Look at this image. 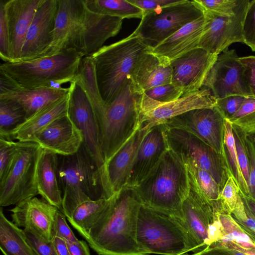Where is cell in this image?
<instances>
[{"mask_svg": "<svg viewBox=\"0 0 255 255\" xmlns=\"http://www.w3.org/2000/svg\"><path fill=\"white\" fill-rule=\"evenodd\" d=\"M141 206L132 189L115 193L91 226L86 240L89 246L99 255H148L136 239Z\"/></svg>", "mask_w": 255, "mask_h": 255, "instance_id": "6da1fadb", "label": "cell"}, {"mask_svg": "<svg viewBox=\"0 0 255 255\" xmlns=\"http://www.w3.org/2000/svg\"><path fill=\"white\" fill-rule=\"evenodd\" d=\"M131 189L141 205L181 220L182 205L190 192L184 159L169 147L149 174Z\"/></svg>", "mask_w": 255, "mask_h": 255, "instance_id": "7a4b0ae2", "label": "cell"}, {"mask_svg": "<svg viewBox=\"0 0 255 255\" xmlns=\"http://www.w3.org/2000/svg\"><path fill=\"white\" fill-rule=\"evenodd\" d=\"M150 50L133 32L90 55L94 63L100 93L106 105L115 99L130 78L139 57Z\"/></svg>", "mask_w": 255, "mask_h": 255, "instance_id": "3957f363", "label": "cell"}, {"mask_svg": "<svg viewBox=\"0 0 255 255\" xmlns=\"http://www.w3.org/2000/svg\"><path fill=\"white\" fill-rule=\"evenodd\" d=\"M138 91L128 79L115 99L96 118L105 161H108L140 126Z\"/></svg>", "mask_w": 255, "mask_h": 255, "instance_id": "277c9868", "label": "cell"}, {"mask_svg": "<svg viewBox=\"0 0 255 255\" xmlns=\"http://www.w3.org/2000/svg\"><path fill=\"white\" fill-rule=\"evenodd\" d=\"M136 239L149 255L197 253L196 246L180 219L142 205L138 216Z\"/></svg>", "mask_w": 255, "mask_h": 255, "instance_id": "5b68a950", "label": "cell"}, {"mask_svg": "<svg viewBox=\"0 0 255 255\" xmlns=\"http://www.w3.org/2000/svg\"><path fill=\"white\" fill-rule=\"evenodd\" d=\"M83 57L74 50H65L32 60L4 62L0 65V69L21 88H61V84L74 80Z\"/></svg>", "mask_w": 255, "mask_h": 255, "instance_id": "8992f818", "label": "cell"}, {"mask_svg": "<svg viewBox=\"0 0 255 255\" xmlns=\"http://www.w3.org/2000/svg\"><path fill=\"white\" fill-rule=\"evenodd\" d=\"M58 175L66 217L80 203L101 198L99 191L103 194L98 168L83 144L74 154L60 156Z\"/></svg>", "mask_w": 255, "mask_h": 255, "instance_id": "52a82bcc", "label": "cell"}, {"mask_svg": "<svg viewBox=\"0 0 255 255\" xmlns=\"http://www.w3.org/2000/svg\"><path fill=\"white\" fill-rule=\"evenodd\" d=\"M69 88L68 114L82 131L83 144L99 172L103 195L109 198L114 194L109 182L99 129L92 106L84 90L77 81L71 82Z\"/></svg>", "mask_w": 255, "mask_h": 255, "instance_id": "ba28073f", "label": "cell"}, {"mask_svg": "<svg viewBox=\"0 0 255 255\" xmlns=\"http://www.w3.org/2000/svg\"><path fill=\"white\" fill-rule=\"evenodd\" d=\"M41 149L35 142L17 141L13 163L0 181L1 207L17 205L38 194L35 174Z\"/></svg>", "mask_w": 255, "mask_h": 255, "instance_id": "9c48e42d", "label": "cell"}, {"mask_svg": "<svg viewBox=\"0 0 255 255\" xmlns=\"http://www.w3.org/2000/svg\"><path fill=\"white\" fill-rule=\"evenodd\" d=\"M204 14V10L195 0H184L144 13L134 32L151 50L183 26Z\"/></svg>", "mask_w": 255, "mask_h": 255, "instance_id": "30bf717a", "label": "cell"}, {"mask_svg": "<svg viewBox=\"0 0 255 255\" xmlns=\"http://www.w3.org/2000/svg\"><path fill=\"white\" fill-rule=\"evenodd\" d=\"M165 128L170 148L183 157L194 160L212 175L222 191L230 176L224 155L189 132Z\"/></svg>", "mask_w": 255, "mask_h": 255, "instance_id": "8fae6325", "label": "cell"}, {"mask_svg": "<svg viewBox=\"0 0 255 255\" xmlns=\"http://www.w3.org/2000/svg\"><path fill=\"white\" fill-rule=\"evenodd\" d=\"M216 104V99L207 88L167 103L156 101L141 93L139 100V123L143 129H149L189 111L213 107Z\"/></svg>", "mask_w": 255, "mask_h": 255, "instance_id": "7c38bea8", "label": "cell"}, {"mask_svg": "<svg viewBox=\"0 0 255 255\" xmlns=\"http://www.w3.org/2000/svg\"><path fill=\"white\" fill-rule=\"evenodd\" d=\"M84 8L83 0H58L52 41L38 58L52 56L65 50H74L85 56Z\"/></svg>", "mask_w": 255, "mask_h": 255, "instance_id": "4fadbf2b", "label": "cell"}, {"mask_svg": "<svg viewBox=\"0 0 255 255\" xmlns=\"http://www.w3.org/2000/svg\"><path fill=\"white\" fill-rule=\"evenodd\" d=\"M250 1L241 0L233 16H219L204 11L205 25L198 47L218 55L234 43H244L243 23Z\"/></svg>", "mask_w": 255, "mask_h": 255, "instance_id": "5bb4252c", "label": "cell"}, {"mask_svg": "<svg viewBox=\"0 0 255 255\" xmlns=\"http://www.w3.org/2000/svg\"><path fill=\"white\" fill-rule=\"evenodd\" d=\"M225 121L226 119L215 106L189 111L163 124L167 128L190 133L218 153L224 155Z\"/></svg>", "mask_w": 255, "mask_h": 255, "instance_id": "9a60e30c", "label": "cell"}, {"mask_svg": "<svg viewBox=\"0 0 255 255\" xmlns=\"http://www.w3.org/2000/svg\"><path fill=\"white\" fill-rule=\"evenodd\" d=\"M203 86L216 99L233 95L253 97L244 68L234 49H227L218 55Z\"/></svg>", "mask_w": 255, "mask_h": 255, "instance_id": "2e32d148", "label": "cell"}, {"mask_svg": "<svg viewBox=\"0 0 255 255\" xmlns=\"http://www.w3.org/2000/svg\"><path fill=\"white\" fill-rule=\"evenodd\" d=\"M218 55L197 47L171 61L172 83L183 95L199 91Z\"/></svg>", "mask_w": 255, "mask_h": 255, "instance_id": "e0dca14e", "label": "cell"}, {"mask_svg": "<svg viewBox=\"0 0 255 255\" xmlns=\"http://www.w3.org/2000/svg\"><path fill=\"white\" fill-rule=\"evenodd\" d=\"M57 10L58 0H44L40 5L28 30L20 61L38 58L50 46L53 39Z\"/></svg>", "mask_w": 255, "mask_h": 255, "instance_id": "ac0fdd59", "label": "cell"}, {"mask_svg": "<svg viewBox=\"0 0 255 255\" xmlns=\"http://www.w3.org/2000/svg\"><path fill=\"white\" fill-rule=\"evenodd\" d=\"M169 148L165 125L162 124L150 128L138 147L126 188L131 189L141 182Z\"/></svg>", "mask_w": 255, "mask_h": 255, "instance_id": "d6986e66", "label": "cell"}, {"mask_svg": "<svg viewBox=\"0 0 255 255\" xmlns=\"http://www.w3.org/2000/svg\"><path fill=\"white\" fill-rule=\"evenodd\" d=\"M58 210L43 198L34 197L17 204L9 211L12 222L17 227L28 229L51 242L52 227Z\"/></svg>", "mask_w": 255, "mask_h": 255, "instance_id": "ffe728a7", "label": "cell"}, {"mask_svg": "<svg viewBox=\"0 0 255 255\" xmlns=\"http://www.w3.org/2000/svg\"><path fill=\"white\" fill-rule=\"evenodd\" d=\"M33 142L42 149L60 156H69L78 151L83 143L82 131L67 114L60 117L38 133Z\"/></svg>", "mask_w": 255, "mask_h": 255, "instance_id": "44dd1931", "label": "cell"}, {"mask_svg": "<svg viewBox=\"0 0 255 255\" xmlns=\"http://www.w3.org/2000/svg\"><path fill=\"white\" fill-rule=\"evenodd\" d=\"M44 0H4L10 62L20 61L22 48L35 12Z\"/></svg>", "mask_w": 255, "mask_h": 255, "instance_id": "7402d4cb", "label": "cell"}, {"mask_svg": "<svg viewBox=\"0 0 255 255\" xmlns=\"http://www.w3.org/2000/svg\"><path fill=\"white\" fill-rule=\"evenodd\" d=\"M181 221L197 247V253L209 247L208 229L213 223L216 213L206 201L189 192L182 207Z\"/></svg>", "mask_w": 255, "mask_h": 255, "instance_id": "603a6c76", "label": "cell"}, {"mask_svg": "<svg viewBox=\"0 0 255 255\" xmlns=\"http://www.w3.org/2000/svg\"><path fill=\"white\" fill-rule=\"evenodd\" d=\"M130 78L136 89L141 93L172 83L170 61L154 54L151 50L146 51L139 57Z\"/></svg>", "mask_w": 255, "mask_h": 255, "instance_id": "cb8c5ba5", "label": "cell"}, {"mask_svg": "<svg viewBox=\"0 0 255 255\" xmlns=\"http://www.w3.org/2000/svg\"><path fill=\"white\" fill-rule=\"evenodd\" d=\"M149 129H143L140 125L107 163L108 178L114 194L126 188L138 147Z\"/></svg>", "mask_w": 255, "mask_h": 255, "instance_id": "d4e9b609", "label": "cell"}, {"mask_svg": "<svg viewBox=\"0 0 255 255\" xmlns=\"http://www.w3.org/2000/svg\"><path fill=\"white\" fill-rule=\"evenodd\" d=\"M123 19L94 12L84 4L83 24L85 56L92 55L103 46L108 39L116 35L122 27Z\"/></svg>", "mask_w": 255, "mask_h": 255, "instance_id": "484cf974", "label": "cell"}, {"mask_svg": "<svg viewBox=\"0 0 255 255\" xmlns=\"http://www.w3.org/2000/svg\"><path fill=\"white\" fill-rule=\"evenodd\" d=\"M205 15L181 27L151 51L171 61L198 47L203 32Z\"/></svg>", "mask_w": 255, "mask_h": 255, "instance_id": "4316f807", "label": "cell"}, {"mask_svg": "<svg viewBox=\"0 0 255 255\" xmlns=\"http://www.w3.org/2000/svg\"><path fill=\"white\" fill-rule=\"evenodd\" d=\"M68 94L41 109L11 130L4 138L20 142H33L38 133L56 119L68 114Z\"/></svg>", "mask_w": 255, "mask_h": 255, "instance_id": "83f0119b", "label": "cell"}, {"mask_svg": "<svg viewBox=\"0 0 255 255\" xmlns=\"http://www.w3.org/2000/svg\"><path fill=\"white\" fill-rule=\"evenodd\" d=\"M58 164L57 154L42 149L37 164L35 180L38 194L61 211L62 195L58 179Z\"/></svg>", "mask_w": 255, "mask_h": 255, "instance_id": "f1b7e54d", "label": "cell"}, {"mask_svg": "<svg viewBox=\"0 0 255 255\" xmlns=\"http://www.w3.org/2000/svg\"><path fill=\"white\" fill-rule=\"evenodd\" d=\"M69 91V88L62 87L20 88L0 96V98L10 99L17 102L24 109L27 119L46 106L67 96Z\"/></svg>", "mask_w": 255, "mask_h": 255, "instance_id": "f546056e", "label": "cell"}, {"mask_svg": "<svg viewBox=\"0 0 255 255\" xmlns=\"http://www.w3.org/2000/svg\"><path fill=\"white\" fill-rule=\"evenodd\" d=\"M182 157L187 166L190 191L199 198L207 202L215 213L223 212L220 201L221 191L215 180L194 160Z\"/></svg>", "mask_w": 255, "mask_h": 255, "instance_id": "4dcf8cb0", "label": "cell"}, {"mask_svg": "<svg viewBox=\"0 0 255 255\" xmlns=\"http://www.w3.org/2000/svg\"><path fill=\"white\" fill-rule=\"evenodd\" d=\"M218 215L222 227L221 235L209 248H224L246 255H255V244L231 214L221 212Z\"/></svg>", "mask_w": 255, "mask_h": 255, "instance_id": "1f68e13d", "label": "cell"}, {"mask_svg": "<svg viewBox=\"0 0 255 255\" xmlns=\"http://www.w3.org/2000/svg\"><path fill=\"white\" fill-rule=\"evenodd\" d=\"M114 196V194L109 198L102 197L83 202L66 217L70 224L85 240L91 226L111 203Z\"/></svg>", "mask_w": 255, "mask_h": 255, "instance_id": "d6a6232c", "label": "cell"}, {"mask_svg": "<svg viewBox=\"0 0 255 255\" xmlns=\"http://www.w3.org/2000/svg\"><path fill=\"white\" fill-rule=\"evenodd\" d=\"M0 249L4 255H37L27 242L23 230L5 216L0 209Z\"/></svg>", "mask_w": 255, "mask_h": 255, "instance_id": "836d02e7", "label": "cell"}, {"mask_svg": "<svg viewBox=\"0 0 255 255\" xmlns=\"http://www.w3.org/2000/svg\"><path fill=\"white\" fill-rule=\"evenodd\" d=\"M74 80L80 85L87 95L95 118L100 116L104 111L106 105L100 93L94 63L91 56H86L81 59Z\"/></svg>", "mask_w": 255, "mask_h": 255, "instance_id": "e575fe53", "label": "cell"}, {"mask_svg": "<svg viewBox=\"0 0 255 255\" xmlns=\"http://www.w3.org/2000/svg\"><path fill=\"white\" fill-rule=\"evenodd\" d=\"M86 7L94 12L124 18H142L143 11L128 0H83Z\"/></svg>", "mask_w": 255, "mask_h": 255, "instance_id": "d590c367", "label": "cell"}, {"mask_svg": "<svg viewBox=\"0 0 255 255\" xmlns=\"http://www.w3.org/2000/svg\"><path fill=\"white\" fill-rule=\"evenodd\" d=\"M224 156L230 175L236 182L240 194L249 197L248 185L242 172L236 150L231 123L227 119L225 123V135L224 141Z\"/></svg>", "mask_w": 255, "mask_h": 255, "instance_id": "8d00e7d4", "label": "cell"}, {"mask_svg": "<svg viewBox=\"0 0 255 255\" xmlns=\"http://www.w3.org/2000/svg\"><path fill=\"white\" fill-rule=\"evenodd\" d=\"M26 120V112L17 102L0 98V137L5 138L8 133Z\"/></svg>", "mask_w": 255, "mask_h": 255, "instance_id": "74e56055", "label": "cell"}, {"mask_svg": "<svg viewBox=\"0 0 255 255\" xmlns=\"http://www.w3.org/2000/svg\"><path fill=\"white\" fill-rule=\"evenodd\" d=\"M228 120L247 135L255 136V98L246 97L238 112Z\"/></svg>", "mask_w": 255, "mask_h": 255, "instance_id": "f35d334b", "label": "cell"}, {"mask_svg": "<svg viewBox=\"0 0 255 255\" xmlns=\"http://www.w3.org/2000/svg\"><path fill=\"white\" fill-rule=\"evenodd\" d=\"M231 215L255 244V218L243 203L240 196Z\"/></svg>", "mask_w": 255, "mask_h": 255, "instance_id": "ab89813d", "label": "cell"}, {"mask_svg": "<svg viewBox=\"0 0 255 255\" xmlns=\"http://www.w3.org/2000/svg\"><path fill=\"white\" fill-rule=\"evenodd\" d=\"M204 11L224 16L234 15L241 0H195Z\"/></svg>", "mask_w": 255, "mask_h": 255, "instance_id": "60d3db41", "label": "cell"}, {"mask_svg": "<svg viewBox=\"0 0 255 255\" xmlns=\"http://www.w3.org/2000/svg\"><path fill=\"white\" fill-rule=\"evenodd\" d=\"M149 98L161 103H167L180 98L183 91L172 83L160 85L143 92Z\"/></svg>", "mask_w": 255, "mask_h": 255, "instance_id": "b9f144b4", "label": "cell"}, {"mask_svg": "<svg viewBox=\"0 0 255 255\" xmlns=\"http://www.w3.org/2000/svg\"><path fill=\"white\" fill-rule=\"evenodd\" d=\"M17 150V141L0 137V181L9 171Z\"/></svg>", "mask_w": 255, "mask_h": 255, "instance_id": "7bdbcfd3", "label": "cell"}, {"mask_svg": "<svg viewBox=\"0 0 255 255\" xmlns=\"http://www.w3.org/2000/svg\"><path fill=\"white\" fill-rule=\"evenodd\" d=\"M232 127L240 166L248 185L249 180V159L246 144V138L247 135L232 125Z\"/></svg>", "mask_w": 255, "mask_h": 255, "instance_id": "ee69618b", "label": "cell"}, {"mask_svg": "<svg viewBox=\"0 0 255 255\" xmlns=\"http://www.w3.org/2000/svg\"><path fill=\"white\" fill-rule=\"evenodd\" d=\"M239 196V188L233 177L230 176L220 195L223 212L231 214L236 206Z\"/></svg>", "mask_w": 255, "mask_h": 255, "instance_id": "f6af8a7d", "label": "cell"}, {"mask_svg": "<svg viewBox=\"0 0 255 255\" xmlns=\"http://www.w3.org/2000/svg\"><path fill=\"white\" fill-rule=\"evenodd\" d=\"M244 43L255 51V0L250 1L243 23Z\"/></svg>", "mask_w": 255, "mask_h": 255, "instance_id": "bcb514c9", "label": "cell"}, {"mask_svg": "<svg viewBox=\"0 0 255 255\" xmlns=\"http://www.w3.org/2000/svg\"><path fill=\"white\" fill-rule=\"evenodd\" d=\"M0 57L4 62H10L9 33L4 0H0Z\"/></svg>", "mask_w": 255, "mask_h": 255, "instance_id": "7dc6e473", "label": "cell"}, {"mask_svg": "<svg viewBox=\"0 0 255 255\" xmlns=\"http://www.w3.org/2000/svg\"><path fill=\"white\" fill-rule=\"evenodd\" d=\"M26 240L37 255H58L51 242H48L28 229H23Z\"/></svg>", "mask_w": 255, "mask_h": 255, "instance_id": "c3c4849f", "label": "cell"}, {"mask_svg": "<svg viewBox=\"0 0 255 255\" xmlns=\"http://www.w3.org/2000/svg\"><path fill=\"white\" fill-rule=\"evenodd\" d=\"M246 97L241 96H230L216 99V106L226 119L232 117L239 110Z\"/></svg>", "mask_w": 255, "mask_h": 255, "instance_id": "681fc988", "label": "cell"}, {"mask_svg": "<svg viewBox=\"0 0 255 255\" xmlns=\"http://www.w3.org/2000/svg\"><path fill=\"white\" fill-rule=\"evenodd\" d=\"M66 218L63 212L58 210L53 223L52 236H57L70 242H77L79 240L67 224Z\"/></svg>", "mask_w": 255, "mask_h": 255, "instance_id": "f907efd6", "label": "cell"}, {"mask_svg": "<svg viewBox=\"0 0 255 255\" xmlns=\"http://www.w3.org/2000/svg\"><path fill=\"white\" fill-rule=\"evenodd\" d=\"M246 144L249 159V197L255 200V146L252 136L247 135Z\"/></svg>", "mask_w": 255, "mask_h": 255, "instance_id": "816d5d0a", "label": "cell"}, {"mask_svg": "<svg viewBox=\"0 0 255 255\" xmlns=\"http://www.w3.org/2000/svg\"><path fill=\"white\" fill-rule=\"evenodd\" d=\"M140 8L144 13L151 11L172 4L180 3L184 0H128Z\"/></svg>", "mask_w": 255, "mask_h": 255, "instance_id": "f5cc1de1", "label": "cell"}, {"mask_svg": "<svg viewBox=\"0 0 255 255\" xmlns=\"http://www.w3.org/2000/svg\"><path fill=\"white\" fill-rule=\"evenodd\" d=\"M244 68L248 86L253 97L255 98V56L239 57Z\"/></svg>", "mask_w": 255, "mask_h": 255, "instance_id": "db71d44e", "label": "cell"}, {"mask_svg": "<svg viewBox=\"0 0 255 255\" xmlns=\"http://www.w3.org/2000/svg\"><path fill=\"white\" fill-rule=\"evenodd\" d=\"M20 88L11 77L0 69V96L8 94Z\"/></svg>", "mask_w": 255, "mask_h": 255, "instance_id": "11a10c76", "label": "cell"}, {"mask_svg": "<svg viewBox=\"0 0 255 255\" xmlns=\"http://www.w3.org/2000/svg\"><path fill=\"white\" fill-rule=\"evenodd\" d=\"M70 255H91L89 245L84 240L77 242L66 241Z\"/></svg>", "mask_w": 255, "mask_h": 255, "instance_id": "9f6ffc18", "label": "cell"}, {"mask_svg": "<svg viewBox=\"0 0 255 255\" xmlns=\"http://www.w3.org/2000/svg\"><path fill=\"white\" fill-rule=\"evenodd\" d=\"M58 255H70L66 241L57 236H53L51 239Z\"/></svg>", "mask_w": 255, "mask_h": 255, "instance_id": "6f0895ef", "label": "cell"}, {"mask_svg": "<svg viewBox=\"0 0 255 255\" xmlns=\"http://www.w3.org/2000/svg\"><path fill=\"white\" fill-rule=\"evenodd\" d=\"M191 255H233L232 251L224 248H209Z\"/></svg>", "mask_w": 255, "mask_h": 255, "instance_id": "680465c9", "label": "cell"}, {"mask_svg": "<svg viewBox=\"0 0 255 255\" xmlns=\"http://www.w3.org/2000/svg\"><path fill=\"white\" fill-rule=\"evenodd\" d=\"M243 203L246 205L249 211L255 218V200L249 197L241 195Z\"/></svg>", "mask_w": 255, "mask_h": 255, "instance_id": "91938a15", "label": "cell"}, {"mask_svg": "<svg viewBox=\"0 0 255 255\" xmlns=\"http://www.w3.org/2000/svg\"><path fill=\"white\" fill-rule=\"evenodd\" d=\"M232 251L233 255H246L245 254H244L243 253H241L237 252V251Z\"/></svg>", "mask_w": 255, "mask_h": 255, "instance_id": "94428289", "label": "cell"}, {"mask_svg": "<svg viewBox=\"0 0 255 255\" xmlns=\"http://www.w3.org/2000/svg\"><path fill=\"white\" fill-rule=\"evenodd\" d=\"M252 137H253V141H254V144L255 146V136H253Z\"/></svg>", "mask_w": 255, "mask_h": 255, "instance_id": "6125c7cd", "label": "cell"}, {"mask_svg": "<svg viewBox=\"0 0 255 255\" xmlns=\"http://www.w3.org/2000/svg\"><path fill=\"white\" fill-rule=\"evenodd\" d=\"M181 255H189L187 253H186V254H184Z\"/></svg>", "mask_w": 255, "mask_h": 255, "instance_id": "be15d7a7", "label": "cell"}]
</instances>
